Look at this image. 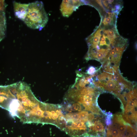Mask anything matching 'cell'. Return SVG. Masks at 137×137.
<instances>
[{"label": "cell", "mask_w": 137, "mask_h": 137, "mask_svg": "<svg viewBox=\"0 0 137 137\" xmlns=\"http://www.w3.org/2000/svg\"><path fill=\"white\" fill-rule=\"evenodd\" d=\"M99 25L86 39L88 50L85 58L102 63L115 47L125 46L127 39L120 35L116 26Z\"/></svg>", "instance_id": "obj_1"}, {"label": "cell", "mask_w": 137, "mask_h": 137, "mask_svg": "<svg viewBox=\"0 0 137 137\" xmlns=\"http://www.w3.org/2000/svg\"><path fill=\"white\" fill-rule=\"evenodd\" d=\"M19 104L16 117L24 123L42 124L47 108V104L38 100L30 87L23 90L18 95Z\"/></svg>", "instance_id": "obj_2"}, {"label": "cell", "mask_w": 137, "mask_h": 137, "mask_svg": "<svg viewBox=\"0 0 137 137\" xmlns=\"http://www.w3.org/2000/svg\"><path fill=\"white\" fill-rule=\"evenodd\" d=\"M99 89L96 87L93 80L89 79L82 87L73 84L65 95L64 100L80 104L83 110L99 112L101 111L97 100L100 93Z\"/></svg>", "instance_id": "obj_3"}, {"label": "cell", "mask_w": 137, "mask_h": 137, "mask_svg": "<svg viewBox=\"0 0 137 137\" xmlns=\"http://www.w3.org/2000/svg\"><path fill=\"white\" fill-rule=\"evenodd\" d=\"M48 21L47 14L42 2L36 1L29 3L27 14L23 21L28 27L41 30Z\"/></svg>", "instance_id": "obj_4"}, {"label": "cell", "mask_w": 137, "mask_h": 137, "mask_svg": "<svg viewBox=\"0 0 137 137\" xmlns=\"http://www.w3.org/2000/svg\"><path fill=\"white\" fill-rule=\"evenodd\" d=\"M84 4L82 1L63 0L60 5V10L63 16L68 17L80 6Z\"/></svg>", "instance_id": "obj_5"}, {"label": "cell", "mask_w": 137, "mask_h": 137, "mask_svg": "<svg viewBox=\"0 0 137 137\" xmlns=\"http://www.w3.org/2000/svg\"><path fill=\"white\" fill-rule=\"evenodd\" d=\"M15 15L17 18L24 21L27 14L29 4H22L13 2Z\"/></svg>", "instance_id": "obj_6"}, {"label": "cell", "mask_w": 137, "mask_h": 137, "mask_svg": "<svg viewBox=\"0 0 137 137\" xmlns=\"http://www.w3.org/2000/svg\"><path fill=\"white\" fill-rule=\"evenodd\" d=\"M6 29L5 10H0V42L4 38Z\"/></svg>", "instance_id": "obj_7"}, {"label": "cell", "mask_w": 137, "mask_h": 137, "mask_svg": "<svg viewBox=\"0 0 137 137\" xmlns=\"http://www.w3.org/2000/svg\"><path fill=\"white\" fill-rule=\"evenodd\" d=\"M97 70H96L95 67L93 66H90L87 70L86 73L88 75H92L95 74Z\"/></svg>", "instance_id": "obj_8"}, {"label": "cell", "mask_w": 137, "mask_h": 137, "mask_svg": "<svg viewBox=\"0 0 137 137\" xmlns=\"http://www.w3.org/2000/svg\"><path fill=\"white\" fill-rule=\"evenodd\" d=\"M7 5L4 0H0V10H5Z\"/></svg>", "instance_id": "obj_9"}]
</instances>
